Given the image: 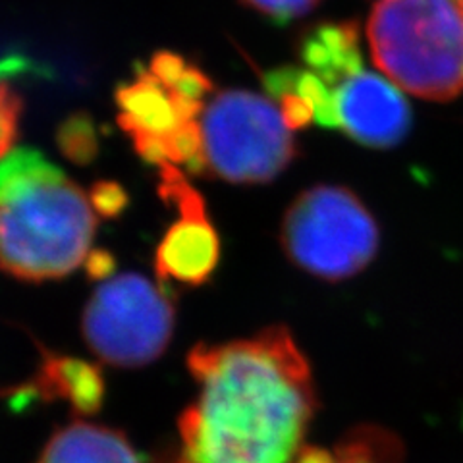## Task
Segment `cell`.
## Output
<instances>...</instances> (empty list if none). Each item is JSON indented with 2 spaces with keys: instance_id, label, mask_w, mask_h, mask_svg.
Masks as SVG:
<instances>
[{
  "instance_id": "13",
  "label": "cell",
  "mask_w": 463,
  "mask_h": 463,
  "mask_svg": "<svg viewBox=\"0 0 463 463\" xmlns=\"http://www.w3.org/2000/svg\"><path fill=\"white\" fill-rule=\"evenodd\" d=\"M403 446L394 432L361 425L330 448L328 463H402Z\"/></svg>"
},
{
  "instance_id": "6",
  "label": "cell",
  "mask_w": 463,
  "mask_h": 463,
  "mask_svg": "<svg viewBox=\"0 0 463 463\" xmlns=\"http://www.w3.org/2000/svg\"><path fill=\"white\" fill-rule=\"evenodd\" d=\"M174 323L170 289L143 274L126 272L95 289L81 315V335L100 361L137 369L165 354Z\"/></svg>"
},
{
  "instance_id": "17",
  "label": "cell",
  "mask_w": 463,
  "mask_h": 463,
  "mask_svg": "<svg viewBox=\"0 0 463 463\" xmlns=\"http://www.w3.org/2000/svg\"><path fill=\"white\" fill-rule=\"evenodd\" d=\"M90 201L97 216H103V219H118L129 205V195L126 192V187L118 182L100 180L93 184L90 192Z\"/></svg>"
},
{
  "instance_id": "15",
  "label": "cell",
  "mask_w": 463,
  "mask_h": 463,
  "mask_svg": "<svg viewBox=\"0 0 463 463\" xmlns=\"http://www.w3.org/2000/svg\"><path fill=\"white\" fill-rule=\"evenodd\" d=\"M22 62H0V161L14 151L20 137V122L24 114V97L12 85V76L16 74Z\"/></svg>"
},
{
  "instance_id": "5",
  "label": "cell",
  "mask_w": 463,
  "mask_h": 463,
  "mask_svg": "<svg viewBox=\"0 0 463 463\" xmlns=\"http://www.w3.org/2000/svg\"><path fill=\"white\" fill-rule=\"evenodd\" d=\"M205 174L230 184H267L296 161L298 143L280 109L243 90L216 93L203 110Z\"/></svg>"
},
{
  "instance_id": "7",
  "label": "cell",
  "mask_w": 463,
  "mask_h": 463,
  "mask_svg": "<svg viewBox=\"0 0 463 463\" xmlns=\"http://www.w3.org/2000/svg\"><path fill=\"white\" fill-rule=\"evenodd\" d=\"M411 122L400 87L373 71H359L335 91V128L365 147H396L410 134Z\"/></svg>"
},
{
  "instance_id": "18",
  "label": "cell",
  "mask_w": 463,
  "mask_h": 463,
  "mask_svg": "<svg viewBox=\"0 0 463 463\" xmlns=\"http://www.w3.org/2000/svg\"><path fill=\"white\" fill-rule=\"evenodd\" d=\"M87 277L91 280H109L116 269V259L107 250H93L85 259Z\"/></svg>"
},
{
  "instance_id": "10",
  "label": "cell",
  "mask_w": 463,
  "mask_h": 463,
  "mask_svg": "<svg viewBox=\"0 0 463 463\" xmlns=\"http://www.w3.org/2000/svg\"><path fill=\"white\" fill-rule=\"evenodd\" d=\"M107 396L105 376L93 364L71 355L47 352L32 381L12 390L14 410L29 408L33 402H68L74 413L90 417L100 411Z\"/></svg>"
},
{
  "instance_id": "14",
  "label": "cell",
  "mask_w": 463,
  "mask_h": 463,
  "mask_svg": "<svg viewBox=\"0 0 463 463\" xmlns=\"http://www.w3.org/2000/svg\"><path fill=\"white\" fill-rule=\"evenodd\" d=\"M56 145L70 163L87 166L99 155V136L97 126L90 114L76 112L58 126Z\"/></svg>"
},
{
  "instance_id": "3",
  "label": "cell",
  "mask_w": 463,
  "mask_h": 463,
  "mask_svg": "<svg viewBox=\"0 0 463 463\" xmlns=\"http://www.w3.org/2000/svg\"><path fill=\"white\" fill-rule=\"evenodd\" d=\"M367 41L400 90L439 103L463 93V0H383Z\"/></svg>"
},
{
  "instance_id": "16",
  "label": "cell",
  "mask_w": 463,
  "mask_h": 463,
  "mask_svg": "<svg viewBox=\"0 0 463 463\" xmlns=\"http://www.w3.org/2000/svg\"><path fill=\"white\" fill-rule=\"evenodd\" d=\"M241 3L267 20L284 25L306 16L321 0H241Z\"/></svg>"
},
{
  "instance_id": "12",
  "label": "cell",
  "mask_w": 463,
  "mask_h": 463,
  "mask_svg": "<svg viewBox=\"0 0 463 463\" xmlns=\"http://www.w3.org/2000/svg\"><path fill=\"white\" fill-rule=\"evenodd\" d=\"M35 463H143L124 432L87 421L58 429Z\"/></svg>"
},
{
  "instance_id": "4",
  "label": "cell",
  "mask_w": 463,
  "mask_h": 463,
  "mask_svg": "<svg viewBox=\"0 0 463 463\" xmlns=\"http://www.w3.org/2000/svg\"><path fill=\"white\" fill-rule=\"evenodd\" d=\"M286 257L311 277L342 282L365 270L381 248L374 216L344 185H315L288 207L280 226Z\"/></svg>"
},
{
  "instance_id": "8",
  "label": "cell",
  "mask_w": 463,
  "mask_h": 463,
  "mask_svg": "<svg viewBox=\"0 0 463 463\" xmlns=\"http://www.w3.org/2000/svg\"><path fill=\"white\" fill-rule=\"evenodd\" d=\"M114 99L118 105V124L132 139L155 137L166 143L205 110V105L184 99L141 64L136 66L132 81L118 85Z\"/></svg>"
},
{
  "instance_id": "9",
  "label": "cell",
  "mask_w": 463,
  "mask_h": 463,
  "mask_svg": "<svg viewBox=\"0 0 463 463\" xmlns=\"http://www.w3.org/2000/svg\"><path fill=\"white\" fill-rule=\"evenodd\" d=\"M221 238L211 224L207 211L182 213L174 222L155 253V270L158 284L203 286L219 267Z\"/></svg>"
},
{
  "instance_id": "11",
  "label": "cell",
  "mask_w": 463,
  "mask_h": 463,
  "mask_svg": "<svg viewBox=\"0 0 463 463\" xmlns=\"http://www.w3.org/2000/svg\"><path fill=\"white\" fill-rule=\"evenodd\" d=\"M298 54L311 74L335 91L364 71L355 22H325L309 27L299 37Z\"/></svg>"
},
{
  "instance_id": "1",
  "label": "cell",
  "mask_w": 463,
  "mask_h": 463,
  "mask_svg": "<svg viewBox=\"0 0 463 463\" xmlns=\"http://www.w3.org/2000/svg\"><path fill=\"white\" fill-rule=\"evenodd\" d=\"M197 398L178 419V463H292L318 408L306 354L282 325L253 338L197 344Z\"/></svg>"
},
{
  "instance_id": "2",
  "label": "cell",
  "mask_w": 463,
  "mask_h": 463,
  "mask_svg": "<svg viewBox=\"0 0 463 463\" xmlns=\"http://www.w3.org/2000/svg\"><path fill=\"white\" fill-rule=\"evenodd\" d=\"M97 213L90 195L33 147L0 161V270L25 282L74 272L91 251Z\"/></svg>"
}]
</instances>
